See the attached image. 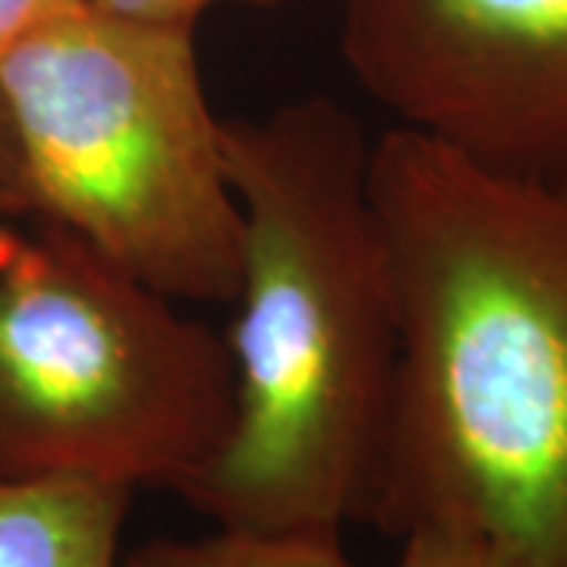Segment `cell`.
I'll list each match as a JSON object with an SVG mask.
<instances>
[{"mask_svg":"<svg viewBox=\"0 0 567 567\" xmlns=\"http://www.w3.org/2000/svg\"><path fill=\"white\" fill-rule=\"evenodd\" d=\"M398 363L360 520L567 567V183L391 126L369 152Z\"/></svg>","mask_w":567,"mask_h":567,"instance_id":"6da1fadb","label":"cell"},{"mask_svg":"<svg viewBox=\"0 0 567 567\" xmlns=\"http://www.w3.org/2000/svg\"><path fill=\"white\" fill-rule=\"evenodd\" d=\"M360 123L309 99L224 121L244 249L221 445L181 488L215 527L341 533L385 432L398 309Z\"/></svg>","mask_w":567,"mask_h":567,"instance_id":"7a4b0ae2","label":"cell"},{"mask_svg":"<svg viewBox=\"0 0 567 567\" xmlns=\"http://www.w3.org/2000/svg\"><path fill=\"white\" fill-rule=\"evenodd\" d=\"M22 218L181 303H230L244 218L189 25L80 3L0 51Z\"/></svg>","mask_w":567,"mask_h":567,"instance_id":"3957f363","label":"cell"},{"mask_svg":"<svg viewBox=\"0 0 567 567\" xmlns=\"http://www.w3.org/2000/svg\"><path fill=\"white\" fill-rule=\"evenodd\" d=\"M221 334L39 218H0V470L177 488L221 445Z\"/></svg>","mask_w":567,"mask_h":567,"instance_id":"277c9868","label":"cell"},{"mask_svg":"<svg viewBox=\"0 0 567 567\" xmlns=\"http://www.w3.org/2000/svg\"><path fill=\"white\" fill-rule=\"evenodd\" d=\"M344 61L398 126L567 183V0H344Z\"/></svg>","mask_w":567,"mask_h":567,"instance_id":"5b68a950","label":"cell"},{"mask_svg":"<svg viewBox=\"0 0 567 567\" xmlns=\"http://www.w3.org/2000/svg\"><path fill=\"white\" fill-rule=\"evenodd\" d=\"M133 492L0 470V567H121Z\"/></svg>","mask_w":567,"mask_h":567,"instance_id":"8992f818","label":"cell"},{"mask_svg":"<svg viewBox=\"0 0 567 567\" xmlns=\"http://www.w3.org/2000/svg\"><path fill=\"white\" fill-rule=\"evenodd\" d=\"M121 567H357L341 533H268L215 527L196 539H152Z\"/></svg>","mask_w":567,"mask_h":567,"instance_id":"52a82bcc","label":"cell"},{"mask_svg":"<svg viewBox=\"0 0 567 567\" xmlns=\"http://www.w3.org/2000/svg\"><path fill=\"white\" fill-rule=\"evenodd\" d=\"M391 567H511L492 548L447 533H406Z\"/></svg>","mask_w":567,"mask_h":567,"instance_id":"ba28073f","label":"cell"},{"mask_svg":"<svg viewBox=\"0 0 567 567\" xmlns=\"http://www.w3.org/2000/svg\"><path fill=\"white\" fill-rule=\"evenodd\" d=\"M85 3L107 10V13H117V17H126V20L196 29V22H199L205 10H212L218 3H275V0H85Z\"/></svg>","mask_w":567,"mask_h":567,"instance_id":"9c48e42d","label":"cell"},{"mask_svg":"<svg viewBox=\"0 0 567 567\" xmlns=\"http://www.w3.org/2000/svg\"><path fill=\"white\" fill-rule=\"evenodd\" d=\"M85 0H0V51Z\"/></svg>","mask_w":567,"mask_h":567,"instance_id":"30bf717a","label":"cell"},{"mask_svg":"<svg viewBox=\"0 0 567 567\" xmlns=\"http://www.w3.org/2000/svg\"><path fill=\"white\" fill-rule=\"evenodd\" d=\"M0 218H22L20 164H17V145H13V130L7 121L3 99H0Z\"/></svg>","mask_w":567,"mask_h":567,"instance_id":"8fae6325","label":"cell"}]
</instances>
